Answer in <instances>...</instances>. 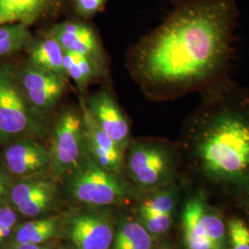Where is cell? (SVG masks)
Returning <instances> with one entry per match:
<instances>
[{"mask_svg": "<svg viewBox=\"0 0 249 249\" xmlns=\"http://www.w3.org/2000/svg\"><path fill=\"white\" fill-rule=\"evenodd\" d=\"M239 16L234 0H186L127 54L147 98L168 101L227 80Z\"/></svg>", "mask_w": 249, "mask_h": 249, "instance_id": "1", "label": "cell"}, {"mask_svg": "<svg viewBox=\"0 0 249 249\" xmlns=\"http://www.w3.org/2000/svg\"><path fill=\"white\" fill-rule=\"evenodd\" d=\"M189 116V150L207 178L249 180V88L225 80L201 91Z\"/></svg>", "mask_w": 249, "mask_h": 249, "instance_id": "2", "label": "cell"}, {"mask_svg": "<svg viewBox=\"0 0 249 249\" xmlns=\"http://www.w3.org/2000/svg\"><path fill=\"white\" fill-rule=\"evenodd\" d=\"M67 188L77 201L94 206L114 204L125 194V184L118 174L96 164L89 154L67 176Z\"/></svg>", "mask_w": 249, "mask_h": 249, "instance_id": "3", "label": "cell"}, {"mask_svg": "<svg viewBox=\"0 0 249 249\" xmlns=\"http://www.w3.org/2000/svg\"><path fill=\"white\" fill-rule=\"evenodd\" d=\"M50 168L58 177H67L88 156L82 109L71 108L59 116L53 130Z\"/></svg>", "mask_w": 249, "mask_h": 249, "instance_id": "4", "label": "cell"}, {"mask_svg": "<svg viewBox=\"0 0 249 249\" xmlns=\"http://www.w3.org/2000/svg\"><path fill=\"white\" fill-rule=\"evenodd\" d=\"M124 165L142 187H153L169 179L175 171L174 152L167 144L156 141L130 142Z\"/></svg>", "mask_w": 249, "mask_h": 249, "instance_id": "5", "label": "cell"}, {"mask_svg": "<svg viewBox=\"0 0 249 249\" xmlns=\"http://www.w3.org/2000/svg\"><path fill=\"white\" fill-rule=\"evenodd\" d=\"M14 75L8 66L0 67V138L38 135L40 124L27 107Z\"/></svg>", "mask_w": 249, "mask_h": 249, "instance_id": "6", "label": "cell"}, {"mask_svg": "<svg viewBox=\"0 0 249 249\" xmlns=\"http://www.w3.org/2000/svg\"><path fill=\"white\" fill-rule=\"evenodd\" d=\"M65 230L74 249H110L115 237L110 219L96 212L72 214Z\"/></svg>", "mask_w": 249, "mask_h": 249, "instance_id": "7", "label": "cell"}, {"mask_svg": "<svg viewBox=\"0 0 249 249\" xmlns=\"http://www.w3.org/2000/svg\"><path fill=\"white\" fill-rule=\"evenodd\" d=\"M84 105L99 126L124 152L130 142V121L114 94L109 89H100L84 102Z\"/></svg>", "mask_w": 249, "mask_h": 249, "instance_id": "8", "label": "cell"}, {"mask_svg": "<svg viewBox=\"0 0 249 249\" xmlns=\"http://www.w3.org/2000/svg\"><path fill=\"white\" fill-rule=\"evenodd\" d=\"M55 191V185L49 178H27L10 187L9 196L18 213L38 218L51 209Z\"/></svg>", "mask_w": 249, "mask_h": 249, "instance_id": "9", "label": "cell"}, {"mask_svg": "<svg viewBox=\"0 0 249 249\" xmlns=\"http://www.w3.org/2000/svg\"><path fill=\"white\" fill-rule=\"evenodd\" d=\"M20 80L27 102L38 111L53 107L67 86L65 78L33 65L22 71Z\"/></svg>", "mask_w": 249, "mask_h": 249, "instance_id": "10", "label": "cell"}, {"mask_svg": "<svg viewBox=\"0 0 249 249\" xmlns=\"http://www.w3.org/2000/svg\"><path fill=\"white\" fill-rule=\"evenodd\" d=\"M80 107L83 113L85 140L89 157L100 167L119 174L124 168V151L94 121L84 102Z\"/></svg>", "mask_w": 249, "mask_h": 249, "instance_id": "11", "label": "cell"}, {"mask_svg": "<svg viewBox=\"0 0 249 249\" xmlns=\"http://www.w3.org/2000/svg\"><path fill=\"white\" fill-rule=\"evenodd\" d=\"M51 36L65 52L86 55L107 70L105 53L98 36L88 24L79 20H68L54 27Z\"/></svg>", "mask_w": 249, "mask_h": 249, "instance_id": "12", "label": "cell"}, {"mask_svg": "<svg viewBox=\"0 0 249 249\" xmlns=\"http://www.w3.org/2000/svg\"><path fill=\"white\" fill-rule=\"evenodd\" d=\"M4 159L12 175L31 177L50 167L51 151L36 141L22 140L9 145L4 152Z\"/></svg>", "mask_w": 249, "mask_h": 249, "instance_id": "13", "label": "cell"}, {"mask_svg": "<svg viewBox=\"0 0 249 249\" xmlns=\"http://www.w3.org/2000/svg\"><path fill=\"white\" fill-rule=\"evenodd\" d=\"M61 0H0V26L22 24L29 27L44 18Z\"/></svg>", "mask_w": 249, "mask_h": 249, "instance_id": "14", "label": "cell"}, {"mask_svg": "<svg viewBox=\"0 0 249 249\" xmlns=\"http://www.w3.org/2000/svg\"><path fill=\"white\" fill-rule=\"evenodd\" d=\"M60 231V223L57 217L48 216L36 218L19 225L12 232L9 239V247L32 244L40 245L54 239ZM8 247V248H9Z\"/></svg>", "mask_w": 249, "mask_h": 249, "instance_id": "15", "label": "cell"}, {"mask_svg": "<svg viewBox=\"0 0 249 249\" xmlns=\"http://www.w3.org/2000/svg\"><path fill=\"white\" fill-rule=\"evenodd\" d=\"M202 201L194 198L187 201L183 212V227L187 249H213L205 231Z\"/></svg>", "mask_w": 249, "mask_h": 249, "instance_id": "16", "label": "cell"}, {"mask_svg": "<svg viewBox=\"0 0 249 249\" xmlns=\"http://www.w3.org/2000/svg\"><path fill=\"white\" fill-rule=\"evenodd\" d=\"M64 70L67 77L75 81L78 88L83 92L93 80L105 78L107 71L86 55L80 53L65 52Z\"/></svg>", "mask_w": 249, "mask_h": 249, "instance_id": "17", "label": "cell"}, {"mask_svg": "<svg viewBox=\"0 0 249 249\" xmlns=\"http://www.w3.org/2000/svg\"><path fill=\"white\" fill-rule=\"evenodd\" d=\"M64 53L65 50L62 46L51 36L33 47L30 53V62L33 66L66 78L67 75L63 66Z\"/></svg>", "mask_w": 249, "mask_h": 249, "instance_id": "18", "label": "cell"}, {"mask_svg": "<svg viewBox=\"0 0 249 249\" xmlns=\"http://www.w3.org/2000/svg\"><path fill=\"white\" fill-rule=\"evenodd\" d=\"M152 238L146 228L136 222L120 225L113 241V249H151Z\"/></svg>", "mask_w": 249, "mask_h": 249, "instance_id": "19", "label": "cell"}, {"mask_svg": "<svg viewBox=\"0 0 249 249\" xmlns=\"http://www.w3.org/2000/svg\"><path fill=\"white\" fill-rule=\"evenodd\" d=\"M205 231L213 249H223L225 242V226L223 220L213 213H208L205 210L203 215Z\"/></svg>", "mask_w": 249, "mask_h": 249, "instance_id": "20", "label": "cell"}, {"mask_svg": "<svg viewBox=\"0 0 249 249\" xmlns=\"http://www.w3.org/2000/svg\"><path fill=\"white\" fill-rule=\"evenodd\" d=\"M175 207V201L170 193H160L146 200L141 207V214L155 215V214H172Z\"/></svg>", "mask_w": 249, "mask_h": 249, "instance_id": "21", "label": "cell"}, {"mask_svg": "<svg viewBox=\"0 0 249 249\" xmlns=\"http://www.w3.org/2000/svg\"><path fill=\"white\" fill-rule=\"evenodd\" d=\"M231 249H249V228L240 220H232L228 225Z\"/></svg>", "mask_w": 249, "mask_h": 249, "instance_id": "22", "label": "cell"}, {"mask_svg": "<svg viewBox=\"0 0 249 249\" xmlns=\"http://www.w3.org/2000/svg\"><path fill=\"white\" fill-rule=\"evenodd\" d=\"M18 222L17 211L9 206H0V244L8 240Z\"/></svg>", "mask_w": 249, "mask_h": 249, "instance_id": "23", "label": "cell"}, {"mask_svg": "<svg viewBox=\"0 0 249 249\" xmlns=\"http://www.w3.org/2000/svg\"><path fill=\"white\" fill-rule=\"evenodd\" d=\"M143 226L151 234H160L169 230L172 217L171 214L142 215Z\"/></svg>", "mask_w": 249, "mask_h": 249, "instance_id": "24", "label": "cell"}, {"mask_svg": "<svg viewBox=\"0 0 249 249\" xmlns=\"http://www.w3.org/2000/svg\"><path fill=\"white\" fill-rule=\"evenodd\" d=\"M106 0H74L75 9L81 17H90L103 9Z\"/></svg>", "mask_w": 249, "mask_h": 249, "instance_id": "25", "label": "cell"}, {"mask_svg": "<svg viewBox=\"0 0 249 249\" xmlns=\"http://www.w3.org/2000/svg\"><path fill=\"white\" fill-rule=\"evenodd\" d=\"M29 40L30 36L12 38L0 42V56L18 52L24 46H26L27 44L29 43Z\"/></svg>", "mask_w": 249, "mask_h": 249, "instance_id": "26", "label": "cell"}, {"mask_svg": "<svg viewBox=\"0 0 249 249\" xmlns=\"http://www.w3.org/2000/svg\"><path fill=\"white\" fill-rule=\"evenodd\" d=\"M30 36L28 27L22 24H9L0 26V42L17 38L21 36Z\"/></svg>", "mask_w": 249, "mask_h": 249, "instance_id": "27", "label": "cell"}, {"mask_svg": "<svg viewBox=\"0 0 249 249\" xmlns=\"http://www.w3.org/2000/svg\"><path fill=\"white\" fill-rule=\"evenodd\" d=\"M9 178L5 171L0 167V201L7 195V193H9L11 187H9Z\"/></svg>", "mask_w": 249, "mask_h": 249, "instance_id": "28", "label": "cell"}, {"mask_svg": "<svg viewBox=\"0 0 249 249\" xmlns=\"http://www.w3.org/2000/svg\"><path fill=\"white\" fill-rule=\"evenodd\" d=\"M7 249H54L53 244L51 242L40 244V245H32V244H24L9 247Z\"/></svg>", "mask_w": 249, "mask_h": 249, "instance_id": "29", "label": "cell"}]
</instances>
